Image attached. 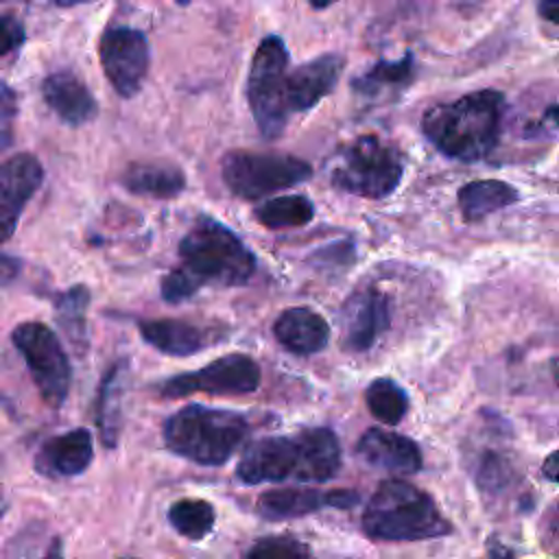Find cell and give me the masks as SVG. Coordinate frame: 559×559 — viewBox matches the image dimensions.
Returning <instances> with one entry per match:
<instances>
[{
	"label": "cell",
	"instance_id": "6da1fadb",
	"mask_svg": "<svg viewBox=\"0 0 559 559\" xmlns=\"http://www.w3.org/2000/svg\"><path fill=\"white\" fill-rule=\"evenodd\" d=\"M341 443L330 428H306L297 435H273L249 443L236 465L238 480L247 485L325 483L341 469Z\"/></svg>",
	"mask_w": 559,
	"mask_h": 559
},
{
	"label": "cell",
	"instance_id": "7a4b0ae2",
	"mask_svg": "<svg viewBox=\"0 0 559 559\" xmlns=\"http://www.w3.org/2000/svg\"><path fill=\"white\" fill-rule=\"evenodd\" d=\"M504 94L491 87L437 103L421 116V131L445 157L478 162L487 157L502 131Z\"/></svg>",
	"mask_w": 559,
	"mask_h": 559
},
{
	"label": "cell",
	"instance_id": "3957f363",
	"mask_svg": "<svg viewBox=\"0 0 559 559\" xmlns=\"http://www.w3.org/2000/svg\"><path fill=\"white\" fill-rule=\"evenodd\" d=\"M362 533L378 542H419L450 535L452 524L430 493L389 478L378 485L362 511Z\"/></svg>",
	"mask_w": 559,
	"mask_h": 559
},
{
	"label": "cell",
	"instance_id": "277c9868",
	"mask_svg": "<svg viewBox=\"0 0 559 559\" xmlns=\"http://www.w3.org/2000/svg\"><path fill=\"white\" fill-rule=\"evenodd\" d=\"M247 432L245 415L203 404H188L175 411L162 430L164 443L173 454L207 467L227 463L245 443Z\"/></svg>",
	"mask_w": 559,
	"mask_h": 559
},
{
	"label": "cell",
	"instance_id": "5b68a950",
	"mask_svg": "<svg viewBox=\"0 0 559 559\" xmlns=\"http://www.w3.org/2000/svg\"><path fill=\"white\" fill-rule=\"evenodd\" d=\"M181 269L197 286H242L255 273L247 245L221 221L201 214L179 240Z\"/></svg>",
	"mask_w": 559,
	"mask_h": 559
},
{
	"label": "cell",
	"instance_id": "8992f818",
	"mask_svg": "<svg viewBox=\"0 0 559 559\" xmlns=\"http://www.w3.org/2000/svg\"><path fill=\"white\" fill-rule=\"evenodd\" d=\"M402 153L382 138L367 133L345 144L330 166V183L343 192L384 199L402 183Z\"/></svg>",
	"mask_w": 559,
	"mask_h": 559
},
{
	"label": "cell",
	"instance_id": "52a82bcc",
	"mask_svg": "<svg viewBox=\"0 0 559 559\" xmlns=\"http://www.w3.org/2000/svg\"><path fill=\"white\" fill-rule=\"evenodd\" d=\"M221 177L231 194L255 201L308 181L312 177V166L288 153L229 151L221 159Z\"/></svg>",
	"mask_w": 559,
	"mask_h": 559
},
{
	"label": "cell",
	"instance_id": "ba28073f",
	"mask_svg": "<svg viewBox=\"0 0 559 559\" xmlns=\"http://www.w3.org/2000/svg\"><path fill=\"white\" fill-rule=\"evenodd\" d=\"M288 48L280 35H266L251 59L247 76V100L260 135L280 138L288 124L284 105V81L288 72Z\"/></svg>",
	"mask_w": 559,
	"mask_h": 559
},
{
	"label": "cell",
	"instance_id": "9c48e42d",
	"mask_svg": "<svg viewBox=\"0 0 559 559\" xmlns=\"http://www.w3.org/2000/svg\"><path fill=\"white\" fill-rule=\"evenodd\" d=\"M11 343L24 358L41 400L59 408L68 397L72 369L57 334L41 321H24L13 328Z\"/></svg>",
	"mask_w": 559,
	"mask_h": 559
},
{
	"label": "cell",
	"instance_id": "30bf717a",
	"mask_svg": "<svg viewBox=\"0 0 559 559\" xmlns=\"http://www.w3.org/2000/svg\"><path fill=\"white\" fill-rule=\"evenodd\" d=\"M260 386V365L247 354H225L197 371L177 373L162 382V397H186L192 393L247 395Z\"/></svg>",
	"mask_w": 559,
	"mask_h": 559
},
{
	"label": "cell",
	"instance_id": "8fae6325",
	"mask_svg": "<svg viewBox=\"0 0 559 559\" xmlns=\"http://www.w3.org/2000/svg\"><path fill=\"white\" fill-rule=\"evenodd\" d=\"M100 68L118 96L131 98L140 92L151 63L148 39L133 26H109L98 41Z\"/></svg>",
	"mask_w": 559,
	"mask_h": 559
},
{
	"label": "cell",
	"instance_id": "7c38bea8",
	"mask_svg": "<svg viewBox=\"0 0 559 559\" xmlns=\"http://www.w3.org/2000/svg\"><path fill=\"white\" fill-rule=\"evenodd\" d=\"M341 347L345 352H367L391 323L389 297L371 286H358L341 308Z\"/></svg>",
	"mask_w": 559,
	"mask_h": 559
},
{
	"label": "cell",
	"instance_id": "4fadbf2b",
	"mask_svg": "<svg viewBox=\"0 0 559 559\" xmlns=\"http://www.w3.org/2000/svg\"><path fill=\"white\" fill-rule=\"evenodd\" d=\"M44 181V166L33 153H17L0 164V245L20 223L28 201Z\"/></svg>",
	"mask_w": 559,
	"mask_h": 559
},
{
	"label": "cell",
	"instance_id": "5bb4252c",
	"mask_svg": "<svg viewBox=\"0 0 559 559\" xmlns=\"http://www.w3.org/2000/svg\"><path fill=\"white\" fill-rule=\"evenodd\" d=\"M345 59L336 52H323L286 72L284 105L288 116L312 109L323 100L341 79Z\"/></svg>",
	"mask_w": 559,
	"mask_h": 559
},
{
	"label": "cell",
	"instance_id": "9a60e30c",
	"mask_svg": "<svg viewBox=\"0 0 559 559\" xmlns=\"http://www.w3.org/2000/svg\"><path fill=\"white\" fill-rule=\"evenodd\" d=\"M360 500V496L352 489H306V487H286V489H271L258 498L255 511L260 518L277 522L288 518H304L325 507L334 509H349Z\"/></svg>",
	"mask_w": 559,
	"mask_h": 559
},
{
	"label": "cell",
	"instance_id": "2e32d148",
	"mask_svg": "<svg viewBox=\"0 0 559 559\" xmlns=\"http://www.w3.org/2000/svg\"><path fill=\"white\" fill-rule=\"evenodd\" d=\"M356 454L365 465L391 474H415L424 463L421 450L411 437L384 428L362 432L356 443Z\"/></svg>",
	"mask_w": 559,
	"mask_h": 559
},
{
	"label": "cell",
	"instance_id": "e0dca14e",
	"mask_svg": "<svg viewBox=\"0 0 559 559\" xmlns=\"http://www.w3.org/2000/svg\"><path fill=\"white\" fill-rule=\"evenodd\" d=\"M41 96L50 111L70 127H81L94 120L98 114L94 94L72 70L50 72L41 81Z\"/></svg>",
	"mask_w": 559,
	"mask_h": 559
},
{
	"label": "cell",
	"instance_id": "ac0fdd59",
	"mask_svg": "<svg viewBox=\"0 0 559 559\" xmlns=\"http://www.w3.org/2000/svg\"><path fill=\"white\" fill-rule=\"evenodd\" d=\"M94 459V441L87 428H74L48 439L37 456L35 469L48 478H70L83 474Z\"/></svg>",
	"mask_w": 559,
	"mask_h": 559
},
{
	"label": "cell",
	"instance_id": "d6986e66",
	"mask_svg": "<svg viewBox=\"0 0 559 559\" xmlns=\"http://www.w3.org/2000/svg\"><path fill=\"white\" fill-rule=\"evenodd\" d=\"M273 334L275 341L299 356H308V354H317L321 349H325V345L330 343V325L328 321L306 308V306H295V308H286L273 323Z\"/></svg>",
	"mask_w": 559,
	"mask_h": 559
},
{
	"label": "cell",
	"instance_id": "ffe728a7",
	"mask_svg": "<svg viewBox=\"0 0 559 559\" xmlns=\"http://www.w3.org/2000/svg\"><path fill=\"white\" fill-rule=\"evenodd\" d=\"M140 336L166 356H192L207 343L205 332L181 319H144L138 323Z\"/></svg>",
	"mask_w": 559,
	"mask_h": 559
},
{
	"label": "cell",
	"instance_id": "44dd1931",
	"mask_svg": "<svg viewBox=\"0 0 559 559\" xmlns=\"http://www.w3.org/2000/svg\"><path fill=\"white\" fill-rule=\"evenodd\" d=\"M122 186L140 197L173 199L183 192L186 175L179 166L166 162H133L122 173Z\"/></svg>",
	"mask_w": 559,
	"mask_h": 559
},
{
	"label": "cell",
	"instance_id": "7402d4cb",
	"mask_svg": "<svg viewBox=\"0 0 559 559\" xmlns=\"http://www.w3.org/2000/svg\"><path fill=\"white\" fill-rule=\"evenodd\" d=\"M456 201L465 221H480L502 207L518 203L520 192L500 179H478L461 186Z\"/></svg>",
	"mask_w": 559,
	"mask_h": 559
},
{
	"label": "cell",
	"instance_id": "603a6c76",
	"mask_svg": "<svg viewBox=\"0 0 559 559\" xmlns=\"http://www.w3.org/2000/svg\"><path fill=\"white\" fill-rule=\"evenodd\" d=\"M127 360H116L103 376L96 395V426L105 448H116L120 435V408L124 391Z\"/></svg>",
	"mask_w": 559,
	"mask_h": 559
},
{
	"label": "cell",
	"instance_id": "cb8c5ba5",
	"mask_svg": "<svg viewBox=\"0 0 559 559\" xmlns=\"http://www.w3.org/2000/svg\"><path fill=\"white\" fill-rule=\"evenodd\" d=\"M415 79V57L404 55L395 61H378L365 74L352 81L354 92L365 98H376L389 90H404Z\"/></svg>",
	"mask_w": 559,
	"mask_h": 559
},
{
	"label": "cell",
	"instance_id": "d4e9b609",
	"mask_svg": "<svg viewBox=\"0 0 559 559\" xmlns=\"http://www.w3.org/2000/svg\"><path fill=\"white\" fill-rule=\"evenodd\" d=\"M253 216L269 229H288L304 227L314 218V205L304 194H282L269 201H262Z\"/></svg>",
	"mask_w": 559,
	"mask_h": 559
},
{
	"label": "cell",
	"instance_id": "484cf974",
	"mask_svg": "<svg viewBox=\"0 0 559 559\" xmlns=\"http://www.w3.org/2000/svg\"><path fill=\"white\" fill-rule=\"evenodd\" d=\"M87 306H90V288L85 284H74L68 290L59 293L55 299L57 321L76 349H83L87 345V325H85Z\"/></svg>",
	"mask_w": 559,
	"mask_h": 559
},
{
	"label": "cell",
	"instance_id": "4316f807",
	"mask_svg": "<svg viewBox=\"0 0 559 559\" xmlns=\"http://www.w3.org/2000/svg\"><path fill=\"white\" fill-rule=\"evenodd\" d=\"M369 413L389 426H395L408 413V395L393 378H376L365 391Z\"/></svg>",
	"mask_w": 559,
	"mask_h": 559
},
{
	"label": "cell",
	"instance_id": "83f0119b",
	"mask_svg": "<svg viewBox=\"0 0 559 559\" xmlns=\"http://www.w3.org/2000/svg\"><path fill=\"white\" fill-rule=\"evenodd\" d=\"M214 507L201 498H183L170 504L168 522L186 539L199 542L214 528Z\"/></svg>",
	"mask_w": 559,
	"mask_h": 559
},
{
	"label": "cell",
	"instance_id": "f1b7e54d",
	"mask_svg": "<svg viewBox=\"0 0 559 559\" xmlns=\"http://www.w3.org/2000/svg\"><path fill=\"white\" fill-rule=\"evenodd\" d=\"M242 559H310V548L293 535H273L258 539Z\"/></svg>",
	"mask_w": 559,
	"mask_h": 559
},
{
	"label": "cell",
	"instance_id": "f546056e",
	"mask_svg": "<svg viewBox=\"0 0 559 559\" xmlns=\"http://www.w3.org/2000/svg\"><path fill=\"white\" fill-rule=\"evenodd\" d=\"M511 480V465L498 452H485L476 467V483L489 493L502 491Z\"/></svg>",
	"mask_w": 559,
	"mask_h": 559
},
{
	"label": "cell",
	"instance_id": "4dcf8cb0",
	"mask_svg": "<svg viewBox=\"0 0 559 559\" xmlns=\"http://www.w3.org/2000/svg\"><path fill=\"white\" fill-rule=\"evenodd\" d=\"M197 290H199L197 282L181 266L166 273L159 284V293H162L164 301H168V304H181V301L190 299Z\"/></svg>",
	"mask_w": 559,
	"mask_h": 559
},
{
	"label": "cell",
	"instance_id": "1f68e13d",
	"mask_svg": "<svg viewBox=\"0 0 559 559\" xmlns=\"http://www.w3.org/2000/svg\"><path fill=\"white\" fill-rule=\"evenodd\" d=\"M26 41V28L15 13L0 15V57L17 50Z\"/></svg>",
	"mask_w": 559,
	"mask_h": 559
},
{
	"label": "cell",
	"instance_id": "d6a6232c",
	"mask_svg": "<svg viewBox=\"0 0 559 559\" xmlns=\"http://www.w3.org/2000/svg\"><path fill=\"white\" fill-rule=\"evenodd\" d=\"M15 116V94L11 87L0 85V151L11 144V127Z\"/></svg>",
	"mask_w": 559,
	"mask_h": 559
},
{
	"label": "cell",
	"instance_id": "836d02e7",
	"mask_svg": "<svg viewBox=\"0 0 559 559\" xmlns=\"http://www.w3.org/2000/svg\"><path fill=\"white\" fill-rule=\"evenodd\" d=\"M20 269H22V264L17 258L0 253V286H7L9 282H13L20 273Z\"/></svg>",
	"mask_w": 559,
	"mask_h": 559
},
{
	"label": "cell",
	"instance_id": "e575fe53",
	"mask_svg": "<svg viewBox=\"0 0 559 559\" xmlns=\"http://www.w3.org/2000/svg\"><path fill=\"white\" fill-rule=\"evenodd\" d=\"M537 11L544 20H548L552 24L559 22V4L557 2H542V4H537Z\"/></svg>",
	"mask_w": 559,
	"mask_h": 559
},
{
	"label": "cell",
	"instance_id": "d590c367",
	"mask_svg": "<svg viewBox=\"0 0 559 559\" xmlns=\"http://www.w3.org/2000/svg\"><path fill=\"white\" fill-rule=\"evenodd\" d=\"M557 452H550L548 456H546V461H544V465H542V474L550 480V483H555L557 480Z\"/></svg>",
	"mask_w": 559,
	"mask_h": 559
},
{
	"label": "cell",
	"instance_id": "8d00e7d4",
	"mask_svg": "<svg viewBox=\"0 0 559 559\" xmlns=\"http://www.w3.org/2000/svg\"><path fill=\"white\" fill-rule=\"evenodd\" d=\"M7 511V498H4V491H2V485H0V518L4 515Z\"/></svg>",
	"mask_w": 559,
	"mask_h": 559
},
{
	"label": "cell",
	"instance_id": "74e56055",
	"mask_svg": "<svg viewBox=\"0 0 559 559\" xmlns=\"http://www.w3.org/2000/svg\"><path fill=\"white\" fill-rule=\"evenodd\" d=\"M310 7H312V9H325V7H330V4H328V2H312Z\"/></svg>",
	"mask_w": 559,
	"mask_h": 559
}]
</instances>
